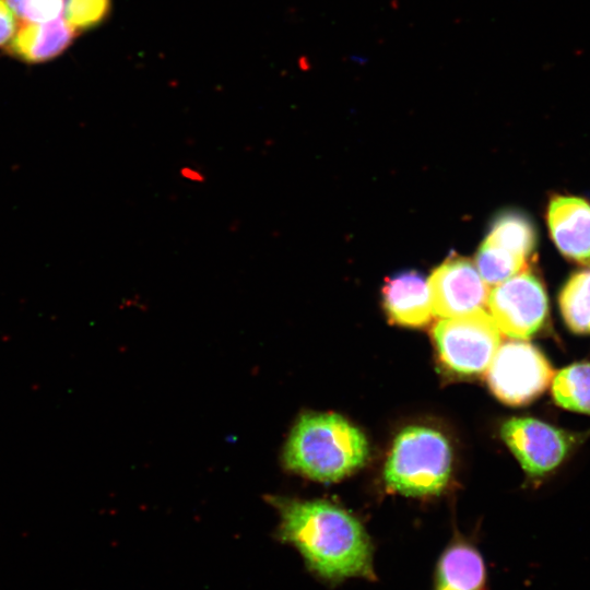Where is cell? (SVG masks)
<instances>
[{"mask_svg": "<svg viewBox=\"0 0 590 590\" xmlns=\"http://www.w3.org/2000/svg\"><path fill=\"white\" fill-rule=\"evenodd\" d=\"M279 516L275 539L293 546L318 579L338 585L350 578L375 581L374 546L361 521L323 499L269 497Z\"/></svg>", "mask_w": 590, "mask_h": 590, "instance_id": "6da1fadb", "label": "cell"}, {"mask_svg": "<svg viewBox=\"0 0 590 590\" xmlns=\"http://www.w3.org/2000/svg\"><path fill=\"white\" fill-rule=\"evenodd\" d=\"M369 449L365 435L334 413H305L293 426L283 449L292 472L320 482H335L362 468Z\"/></svg>", "mask_w": 590, "mask_h": 590, "instance_id": "7a4b0ae2", "label": "cell"}, {"mask_svg": "<svg viewBox=\"0 0 590 590\" xmlns=\"http://www.w3.org/2000/svg\"><path fill=\"white\" fill-rule=\"evenodd\" d=\"M451 473V449L437 430L412 426L394 439L386 461L387 486L405 496L438 494Z\"/></svg>", "mask_w": 590, "mask_h": 590, "instance_id": "3957f363", "label": "cell"}, {"mask_svg": "<svg viewBox=\"0 0 590 590\" xmlns=\"http://www.w3.org/2000/svg\"><path fill=\"white\" fill-rule=\"evenodd\" d=\"M432 335L444 365L461 375L486 370L503 340L494 319L483 309L441 318Z\"/></svg>", "mask_w": 590, "mask_h": 590, "instance_id": "277c9868", "label": "cell"}, {"mask_svg": "<svg viewBox=\"0 0 590 590\" xmlns=\"http://www.w3.org/2000/svg\"><path fill=\"white\" fill-rule=\"evenodd\" d=\"M486 370L492 392L509 405L533 401L554 377V369L543 353L522 340L500 345Z\"/></svg>", "mask_w": 590, "mask_h": 590, "instance_id": "5b68a950", "label": "cell"}, {"mask_svg": "<svg viewBox=\"0 0 590 590\" xmlns=\"http://www.w3.org/2000/svg\"><path fill=\"white\" fill-rule=\"evenodd\" d=\"M486 304L500 332L517 340L535 334L548 315L545 288L528 270L497 284Z\"/></svg>", "mask_w": 590, "mask_h": 590, "instance_id": "8992f818", "label": "cell"}, {"mask_svg": "<svg viewBox=\"0 0 590 590\" xmlns=\"http://www.w3.org/2000/svg\"><path fill=\"white\" fill-rule=\"evenodd\" d=\"M500 434L509 449L531 476L556 469L576 446L578 435L531 417L506 421Z\"/></svg>", "mask_w": 590, "mask_h": 590, "instance_id": "52a82bcc", "label": "cell"}, {"mask_svg": "<svg viewBox=\"0 0 590 590\" xmlns=\"http://www.w3.org/2000/svg\"><path fill=\"white\" fill-rule=\"evenodd\" d=\"M427 283L433 315L440 318L482 309L489 293L476 267L464 258L440 264Z\"/></svg>", "mask_w": 590, "mask_h": 590, "instance_id": "ba28073f", "label": "cell"}, {"mask_svg": "<svg viewBox=\"0 0 590 590\" xmlns=\"http://www.w3.org/2000/svg\"><path fill=\"white\" fill-rule=\"evenodd\" d=\"M551 237L568 260L590 267V203L573 196H555L546 212Z\"/></svg>", "mask_w": 590, "mask_h": 590, "instance_id": "9c48e42d", "label": "cell"}, {"mask_svg": "<svg viewBox=\"0 0 590 590\" xmlns=\"http://www.w3.org/2000/svg\"><path fill=\"white\" fill-rule=\"evenodd\" d=\"M382 299L385 310L394 323L422 327L432 320L428 283L417 272H402L387 279Z\"/></svg>", "mask_w": 590, "mask_h": 590, "instance_id": "30bf717a", "label": "cell"}, {"mask_svg": "<svg viewBox=\"0 0 590 590\" xmlns=\"http://www.w3.org/2000/svg\"><path fill=\"white\" fill-rule=\"evenodd\" d=\"M484 559L472 544L456 540L439 556L435 573L436 590H486Z\"/></svg>", "mask_w": 590, "mask_h": 590, "instance_id": "8fae6325", "label": "cell"}, {"mask_svg": "<svg viewBox=\"0 0 590 590\" xmlns=\"http://www.w3.org/2000/svg\"><path fill=\"white\" fill-rule=\"evenodd\" d=\"M75 31L66 19L24 23L12 37L10 50L20 59L42 62L60 55L74 38Z\"/></svg>", "mask_w": 590, "mask_h": 590, "instance_id": "7c38bea8", "label": "cell"}, {"mask_svg": "<svg viewBox=\"0 0 590 590\" xmlns=\"http://www.w3.org/2000/svg\"><path fill=\"white\" fill-rule=\"evenodd\" d=\"M552 396L563 409L590 414V363H575L554 375Z\"/></svg>", "mask_w": 590, "mask_h": 590, "instance_id": "4fadbf2b", "label": "cell"}, {"mask_svg": "<svg viewBox=\"0 0 590 590\" xmlns=\"http://www.w3.org/2000/svg\"><path fill=\"white\" fill-rule=\"evenodd\" d=\"M558 303L567 327L575 333L590 334V269L568 279Z\"/></svg>", "mask_w": 590, "mask_h": 590, "instance_id": "5bb4252c", "label": "cell"}, {"mask_svg": "<svg viewBox=\"0 0 590 590\" xmlns=\"http://www.w3.org/2000/svg\"><path fill=\"white\" fill-rule=\"evenodd\" d=\"M484 241L528 258L535 246V232L524 215L505 212L493 222Z\"/></svg>", "mask_w": 590, "mask_h": 590, "instance_id": "9a60e30c", "label": "cell"}, {"mask_svg": "<svg viewBox=\"0 0 590 590\" xmlns=\"http://www.w3.org/2000/svg\"><path fill=\"white\" fill-rule=\"evenodd\" d=\"M475 267L487 285H497L527 270V258L483 241Z\"/></svg>", "mask_w": 590, "mask_h": 590, "instance_id": "2e32d148", "label": "cell"}, {"mask_svg": "<svg viewBox=\"0 0 590 590\" xmlns=\"http://www.w3.org/2000/svg\"><path fill=\"white\" fill-rule=\"evenodd\" d=\"M110 0H68L66 20L74 28L96 26L110 11Z\"/></svg>", "mask_w": 590, "mask_h": 590, "instance_id": "e0dca14e", "label": "cell"}, {"mask_svg": "<svg viewBox=\"0 0 590 590\" xmlns=\"http://www.w3.org/2000/svg\"><path fill=\"white\" fill-rule=\"evenodd\" d=\"M10 9L26 22L43 23L58 19L64 0H5Z\"/></svg>", "mask_w": 590, "mask_h": 590, "instance_id": "ac0fdd59", "label": "cell"}, {"mask_svg": "<svg viewBox=\"0 0 590 590\" xmlns=\"http://www.w3.org/2000/svg\"><path fill=\"white\" fill-rule=\"evenodd\" d=\"M16 22L13 11L5 0H0V46L8 43L14 36Z\"/></svg>", "mask_w": 590, "mask_h": 590, "instance_id": "d6986e66", "label": "cell"}, {"mask_svg": "<svg viewBox=\"0 0 590 590\" xmlns=\"http://www.w3.org/2000/svg\"><path fill=\"white\" fill-rule=\"evenodd\" d=\"M179 176L190 182L202 184L205 180V175L197 167L184 165L179 169Z\"/></svg>", "mask_w": 590, "mask_h": 590, "instance_id": "ffe728a7", "label": "cell"}]
</instances>
